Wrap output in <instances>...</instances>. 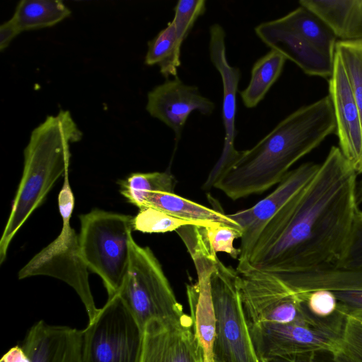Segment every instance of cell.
I'll return each mask as SVG.
<instances>
[{"mask_svg":"<svg viewBox=\"0 0 362 362\" xmlns=\"http://www.w3.org/2000/svg\"><path fill=\"white\" fill-rule=\"evenodd\" d=\"M358 175L332 146L312 180L267 222L245 262L280 281L334 265L343 256L359 209Z\"/></svg>","mask_w":362,"mask_h":362,"instance_id":"cell-1","label":"cell"},{"mask_svg":"<svg viewBox=\"0 0 362 362\" xmlns=\"http://www.w3.org/2000/svg\"><path fill=\"white\" fill-rule=\"evenodd\" d=\"M329 95L288 115L253 147L240 151L214 187L232 200L259 194L279 185L300 159L335 134Z\"/></svg>","mask_w":362,"mask_h":362,"instance_id":"cell-2","label":"cell"},{"mask_svg":"<svg viewBox=\"0 0 362 362\" xmlns=\"http://www.w3.org/2000/svg\"><path fill=\"white\" fill-rule=\"evenodd\" d=\"M83 134L68 110L48 116L33 129L24 151V167L7 223L0 239V263L31 214L45 201L55 182L69 172L70 144Z\"/></svg>","mask_w":362,"mask_h":362,"instance_id":"cell-3","label":"cell"},{"mask_svg":"<svg viewBox=\"0 0 362 362\" xmlns=\"http://www.w3.org/2000/svg\"><path fill=\"white\" fill-rule=\"evenodd\" d=\"M81 256L103 280L108 298L118 293L129 269L133 216L93 209L80 216Z\"/></svg>","mask_w":362,"mask_h":362,"instance_id":"cell-4","label":"cell"},{"mask_svg":"<svg viewBox=\"0 0 362 362\" xmlns=\"http://www.w3.org/2000/svg\"><path fill=\"white\" fill-rule=\"evenodd\" d=\"M345 315L338 310L331 316L289 323L259 322L249 325L259 362L275 358L318 352L332 355L340 342Z\"/></svg>","mask_w":362,"mask_h":362,"instance_id":"cell-5","label":"cell"},{"mask_svg":"<svg viewBox=\"0 0 362 362\" xmlns=\"http://www.w3.org/2000/svg\"><path fill=\"white\" fill-rule=\"evenodd\" d=\"M240 274L217 259L211 276L216 317L214 362H259L240 291Z\"/></svg>","mask_w":362,"mask_h":362,"instance_id":"cell-6","label":"cell"},{"mask_svg":"<svg viewBox=\"0 0 362 362\" xmlns=\"http://www.w3.org/2000/svg\"><path fill=\"white\" fill-rule=\"evenodd\" d=\"M118 294L142 330L151 319H175L185 314L157 257L134 239L129 269Z\"/></svg>","mask_w":362,"mask_h":362,"instance_id":"cell-7","label":"cell"},{"mask_svg":"<svg viewBox=\"0 0 362 362\" xmlns=\"http://www.w3.org/2000/svg\"><path fill=\"white\" fill-rule=\"evenodd\" d=\"M81 334L83 362H140L143 330L118 293Z\"/></svg>","mask_w":362,"mask_h":362,"instance_id":"cell-8","label":"cell"},{"mask_svg":"<svg viewBox=\"0 0 362 362\" xmlns=\"http://www.w3.org/2000/svg\"><path fill=\"white\" fill-rule=\"evenodd\" d=\"M71 216H62L63 226L59 235L19 271L18 279L45 275L64 281L79 296L90 322L99 308L95 305L90 291L88 268L80 254L78 237L70 226Z\"/></svg>","mask_w":362,"mask_h":362,"instance_id":"cell-9","label":"cell"},{"mask_svg":"<svg viewBox=\"0 0 362 362\" xmlns=\"http://www.w3.org/2000/svg\"><path fill=\"white\" fill-rule=\"evenodd\" d=\"M238 272L248 325L295 322L312 315L306 306L305 296L295 293L275 276L251 268Z\"/></svg>","mask_w":362,"mask_h":362,"instance_id":"cell-10","label":"cell"},{"mask_svg":"<svg viewBox=\"0 0 362 362\" xmlns=\"http://www.w3.org/2000/svg\"><path fill=\"white\" fill-rule=\"evenodd\" d=\"M140 362H204L191 316L148 321L143 329Z\"/></svg>","mask_w":362,"mask_h":362,"instance_id":"cell-11","label":"cell"},{"mask_svg":"<svg viewBox=\"0 0 362 362\" xmlns=\"http://www.w3.org/2000/svg\"><path fill=\"white\" fill-rule=\"evenodd\" d=\"M209 51L210 60L218 71L223 83L222 113L225 137L221 154L203 185L202 187L206 190L214 187L219 176L236 158L240 152L235 148V139L236 94L241 71L238 67L231 66L227 60L226 32L218 23H214L209 28Z\"/></svg>","mask_w":362,"mask_h":362,"instance_id":"cell-12","label":"cell"},{"mask_svg":"<svg viewBox=\"0 0 362 362\" xmlns=\"http://www.w3.org/2000/svg\"><path fill=\"white\" fill-rule=\"evenodd\" d=\"M320 164L306 162L291 170L277 187L253 206L228 214L238 223L243 233L240 238L238 264L246 262L252 248L267 222L293 195L304 187L314 177Z\"/></svg>","mask_w":362,"mask_h":362,"instance_id":"cell-13","label":"cell"},{"mask_svg":"<svg viewBox=\"0 0 362 362\" xmlns=\"http://www.w3.org/2000/svg\"><path fill=\"white\" fill-rule=\"evenodd\" d=\"M215 107V103L204 96L197 86L186 84L177 76L148 93L146 108L151 116L173 131L177 142L192 112L210 115Z\"/></svg>","mask_w":362,"mask_h":362,"instance_id":"cell-14","label":"cell"},{"mask_svg":"<svg viewBox=\"0 0 362 362\" xmlns=\"http://www.w3.org/2000/svg\"><path fill=\"white\" fill-rule=\"evenodd\" d=\"M328 83L339 148L356 174L362 175V123L348 78L335 54Z\"/></svg>","mask_w":362,"mask_h":362,"instance_id":"cell-15","label":"cell"},{"mask_svg":"<svg viewBox=\"0 0 362 362\" xmlns=\"http://www.w3.org/2000/svg\"><path fill=\"white\" fill-rule=\"evenodd\" d=\"M286 284L298 293L318 289L331 291L337 298L339 312L344 315L362 317V268L326 266L291 276Z\"/></svg>","mask_w":362,"mask_h":362,"instance_id":"cell-16","label":"cell"},{"mask_svg":"<svg viewBox=\"0 0 362 362\" xmlns=\"http://www.w3.org/2000/svg\"><path fill=\"white\" fill-rule=\"evenodd\" d=\"M255 32L267 47L295 63L305 74L327 79L332 76L334 59L320 52L279 18L259 24Z\"/></svg>","mask_w":362,"mask_h":362,"instance_id":"cell-17","label":"cell"},{"mask_svg":"<svg viewBox=\"0 0 362 362\" xmlns=\"http://www.w3.org/2000/svg\"><path fill=\"white\" fill-rule=\"evenodd\" d=\"M81 330L44 320L28 331L21 347L31 362H83Z\"/></svg>","mask_w":362,"mask_h":362,"instance_id":"cell-18","label":"cell"},{"mask_svg":"<svg viewBox=\"0 0 362 362\" xmlns=\"http://www.w3.org/2000/svg\"><path fill=\"white\" fill-rule=\"evenodd\" d=\"M339 40H362V0H300Z\"/></svg>","mask_w":362,"mask_h":362,"instance_id":"cell-19","label":"cell"},{"mask_svg":"<svg viewBox=\"0 0 362 362\" xmlns=\"http://www.w3.org/2000/svg\"><path fill=\"white\" fill-rule=\"evenodd\" d=\"M145 207L157 209L180 219L211 226L221 224L243 233L241 226L223 211L209 208L183 198L175 192H151L144 203L143 208Z\"/></svg>","mask_w":362,"mask_h":362,"instance_id":"cell-20","label":"cell"},{"mask_svg":"<svg viewBox=\"0 0 362 362\" xmlns=\"http://www.w3.org/2000/svg\"><path fill=\"white\" fill-rule=\"evenodd\" d=\"M279 20L320 52L334 59L337 37L329 27L315 13L299 6Z\"/></svg>","mask_w":362,"mask_h":362,"instance_id":"cell-21","label":"cell"},{"mask_svg":"<svg viewBox=\"0 0 362 362\" xmlns=\"http://www.w3.org/2000/svg\"><path fill=\"white\" fill-rule=\"evenodd\" d=\"M287 59L279 52L271 49L253 64L247 86L240 94L243 105L255 107L281 76Z\"/></svg>","mask_w":362,"mask_h":362,"instance_id":"cell-22","label":"cell"},{"mask_svg":"<svg viewBox=\"0 0 362 362\" xmlns=\"http://www.w3.org/2000/svg\"><path fill=\"white\" fill-rule=\"evenodd\" d=\"M71 14L59 0H21L12 18L21 31L52 26Z\"/></svg>","mask_w":362,"mask_h":362,"instance_id":"cell-23","label":"cell"},{"mask_svg":"<svg viewBox=\"0 0 362 362\" xmlns=\"http://www.w3.org/2000/svg\"><path fill=\"white\" fill-rule=\"evenodd\" d=\"M182 45L177 36L173 22H169L165 28L148 42L145 64L158 65L160 72L166 80L177 76V69L181 62Z\"/></svg>","mask_w":362,"mask_h":362,"instance_id":"cell-24","label":"cell"},{"mask_svg":"<svg viewBox=\"0 0 362 362\" xmlns=\"http://www.w3.org/2000/svg\"><path fill=\"white\" fill-rule=\"evenodd\" d=\"M174 175L169 171L135 173L119 181V192L131 204L142 209L151 192H174L176 185Z\"/></svg>","mask_w":362,"mask_h":362,"instance_id":"cell-25","label":"cell"},{"mask_svg":"<svg viewBox=\"0 0 362 362\" xmlns=\"http://www.w3.org/2000/svg\"><path fill=\"white\" fill-rule=\"evenodd\" d=\"M334 54L348 78L362 123V40H338Z\"/></svg>","mask_w":362,"mask_h":362,"instance_id":"cell-26","label":"cell"},{"mask_svg":"<svg viewBox=\"0 0 362 362\" xmlns=\"http://www.w3.org/2000/svg\"><path fill=\"white\" fill-rule=\"evenodd\" d=\"M187 225L211 226L205 223L180 219L152 207H145L139 209V213L133 218V230L142 233L176 231L180 228Z\"/></svg>","mask_w":362,"mask_h":362,"instance_id":"cell-27","label":"cell"},{"mask_svg":"<svg viewBox=\"0 0 362 362\" xmlns=\"http://www.w3.org/2000/svg\"><path fill=\"white\" fill-rule=\"evenodd\" d=\"M333 362H362V317L345 315L343 331Z\"/></svg>","mask_w":362,"mask_h":362,"instance_id":"cell-28","label":"cell"},{"mask_svg":"<svg viewBox=\"0 0 362 362\" xmlns=\"http://www.w3.org/2000/svg\"><path fill=\"white\" fill-rule=\"evenodd\" d=\"M204 0H180L175 6L173 22L177 36L182 43L189 34L197 19L206 11Z\"/></svg>","mask_w":362,"mask_h":362,"instance_id":"cell-29","label":"cell"},{"mask_svg":"<svg viewBox=\"0 0 362 362\" xmlns=\"http://www.w3.org/2000/svg\"><path fill=\"white\" fill-rule=\"evenodd\" d=\"M202 229L209 245L215 253L225 252L233 259H238L240 250L234 247L233 241L242 237L243 231L221 224L203 226Z\"/></svg>","mask_w":362,"mask_h":362,"instance_id":"cell-30","label":"cell"},{"mask_svg":"<svg viewBox=\"0 0 362 362\" xmlns=\"http://www.w3.org/2000/svg\"><path fill=\"white\" fill-rule=\"evenodd\" d=\"M332 266L340 269L362 268V210L360 209L348 246L341 258Z\"/></svg>","mask_w":362,"mask_h":362,"instance_id":"cell-31","label":"cell"},{"mask_svg":"<svg viewBox=\"0 0 362 362\" xmlns=\"http://www.w3.org/2000/svg\"><path fill=\"white\" fill-rule=\"evenodd\" d=\"M306 295L305 303L308 310L318 317H327L337 310L338 302L335 295L329 290L318 289Z\"/></svg>","mask_w":362,"mask_h":362,"instance_id":"cell-32","label":"cell"},{"mask_svg":"<svg viewBox=\"0 0 362 362\" xmlns=\"http://www.w3.org/2000/svg\"><path fill=\"white\" fill-rule=\"evenodd\" d=\"M22 31L11 18L0 26V50L6 48L11 40Z\"/></svg>","mask_w":362,"mask_h":362,"instance_id":"cell-33","label":"cell"},{"mask_svg":"<svg viewBox=\"0 0 362 362\" xmlns=\"http://www.w3.org/2000/svg\"><path fill=\"white\" fill-rule=\"evenodd\" d=\"M0 362H31V361L21 346H15L2 356Z\"/></svg>","mask_w":362,"mask_h":362,"instance_id":"cell-34","label":"cell"},{"mask_svg":"<svg viewBox=\"0 0 362 362\" xmlns=\"http://www.w3.org/2000/svg\"><path fill=\"white\" fill-rule=\"evenodd\" d=\"M317 354H308L295 356L275 358L267 362H327L316 356Z\"/></svg>","mask_w":362,"mask_h":362,"instance_id":"cell-35","label":"cell"}]
</instances>
